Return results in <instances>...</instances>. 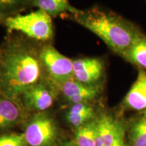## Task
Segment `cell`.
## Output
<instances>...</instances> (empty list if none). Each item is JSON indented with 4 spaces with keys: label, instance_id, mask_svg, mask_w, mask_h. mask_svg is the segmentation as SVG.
<instances>
[{
    "label": "cell",
    "instance_id": "30bf717a",
    "mask_svg": "<svg viewBox=\"0 0 146 146\" xmlns=\"http://www.w3.org/2000/svg\"><path fill=\"white\" fill-rule=\"evenodd\" d=\"M22 116L23 110L16 99L0 96V130L15 125Z\"/></svg>",
    "mask_w": 146,
    "mask_h": 146
},
{
    "label": "cell",
    "instance_id": "2e32d148",
    "mask_svg": "<svg viewBox=\"0 0 146 146\" xmlns=\"http://www.w3.org/2000/svg\"><path fill=\"white\" fill-rule=\"evenodd\" d=\"M131 146H146V114L133 122L130 130Z\"/></svg>",
    "mask_w": 146,
    "mask_h": 146
},
{
    "label": "cell",
    "instance_id": "ba28073f",
    "mask_svg": "<svg viewBox=\"0 0 146 146\" xmlns=\"http://www.w3.org/2000/svg\"><path fill=\"white\" fill-rule=\"evenodd\" d=\"M54 86L61 92L66 101L72 104L82 102L89 103L96 99L102 91L100 84L87 85L80 83L74 78Z\"/></svg>",
    "mask_w": 146,
    "mask_h": 146
},
{
    "label": "cell",
    "instance_id": "603a6c76",
    "mask_svg": "<svg viewBox=\"0 0 146 146\" xmlns=\"http://www.w3.org/2000/svg\"><path fill=\"white\" fill-rule=\"evenodd\" d=\"M145 1H146V0H145Z\"/></svg>",
    "mask_w": 146,
    "mask_h": 146
},
{
    "label": "cell",
    "instance_id": "9c48e42d",
    "mask_svg": "<svg viewBox=\"0 0 146 146\" xmlns=\"http://www.w3.org/2000/svg\"><path fill=\"white\" fill-rule=\"evenodd\" d=\"M123 106L131 110H146V70H139L135 81L124 98Z\"/></svg>",
    "mask_w": 146,
    "mask_h": 146
},
{
    "label": "cell",
    "instance_id": "277c9868",
    "mask_svg": "<svg viewBox=\"0 0 146 146\" xmlns=\"http://www.w3.org/2000/svg\"><path fill=\"white\" fill-rule=\"evenodd\" d=\"M43 68L50 81L57 85L74 78L73 60L64 56L52 45H46L39 53Z\"/></svg>",
    "mask_w": 146,
    "mask_h": 146
},
{
    "label": "cell",
    "instance_id": "ac0fdd59",
    "mask_svg": "<svg viewBox=\"0 0 146 146\" xmlns=\"http://www.w3.org/2000/svg\"><path fill=\"white\" fill-rule=\"evenodd\" d=\"M25 1L26 0H0V11L6 15L21 8Z\"/></svg>",
    "mask_w": 146,
    "mask_h": 146
},
{
    "label": "cell",
    "instance_id": "ffe728a7",
    "mask_svg": "<svg viewBox=\"0 0 146 146\" xmlns=\"http://www.w3.org/2000/svg\"><path fill=\"white\" fill-rule=\"evenodd\" d=\"M94 146H104L103 141L100 138V137L98 135V131H96V137H95V141H94Z\"/></svg>",
    "mask_w": 146,
    "mask_h": 146
},
{
    "label": "cell",
    "instance_id": "e0dca14e",
    "mask_svg": "<svg viewBox=\"0 0 146 146\" xmlns=\"http://www.w3.org/2000/svg\"><path fill=\"white\" fill-rule=\"evenodd\" d=\"M0 146H29L24 133H13L0 137Z\"/></svg>",
    "mask_w": 146,
    "mask_h": 146
},
{
    "label": "cell",
    "instance_id": "7c38bea8",
    "mask_svg": "<svg viewBox=\"0 0 146 146\" xmlns=\"http://www.w3.org/2000/svg\"><path fill=\"white\" fill-rule=\"evenodd\" d=\"M96 120L97 131L104 146H111L115 139L120 122L108 114H102Z\"/></svg>",
    "mask_w": 146,
    "mask_h": 146
},
{
    "label": "cell",
    "instance_id": "4fadbf2b",
    "mask_svg": "<svg viewBox=\"0 0 146 146\" xmlns=\"http://www.w3.org/2000/svg\"><path fill=\"white\" fill-rule=\"evenodd\" d=\"M122 58L139 69L146 70V36L142 34L132 43Z\"/></svg>",
    "mask_w": 146,
    "mask_h": 146
},
{
    "label": "cell",
    "instance_id": "5bb4252c",
    "mask_svg": "<svg viewBox=\"0 0 146 146\" xmlns=\"http://www.w3.org/2000/svg\"><path fill=\"white\" fill-rule=\"evenodd\" d=\"M31 3L38 10L44 11L51 16L66 12L74 14L81 10L71 5L69 0H31Z\"/></svg>",
    "mask_w": 146,
    "mask_h": 146
},
{
    "label": "cell",
    "instance_id": "5b68a950",
    "mask_svg": "<svg viewBox=\"0 0 146 146\" xmlns=\"http://www.w3.org/2000/svg\"><path fill=\"white\" fill-rule=\"evenodd\" d=\"M24 135L29 146H54L58 130L52 116L45 112H38L27 124Z\"/></svg>",
    "mask_w": 146,
    "mask_h": 146
},
{
    "label": "cell",
    "instance_id": "8fae6325",
    "mask_svg": "<svg viewBox=\"0 0 146 146\" xmlns=\"http://www.w3.org/2000/svg\"><path fill=\"white\" fill-rule=\"evenodd\" d=\"M95 118L96 112L87 102L73 104L66 113L67 122L76 129Z\"/></svg>",
    "mask_w": 146,
    "mask_h": 146
},
{
    "label": "cell",
    "instance_id": "9a60e30c",
    "mask_svg": "<svg viewBox=\"0 0 146 146\" xmlns=\"http://www.w3.org/2000/svg\"><path fill=\"white\" fill-rule=\"evenodd\" d=\"M97 131L96 118L76 129L74 143L77 146H94Z\"/></svg>",
    "mask_w": 146,
    "mask_h": 146
},
{
    "label": "cell",
    "instance_id": "d6986e66",
    "mask_svg": "<svg viewBox=\"0 0 146 146\" xmlns=\"http://www.w3.org/2000/svg\"><path fill=\"white\" fill-rule=\"evenodd\" d=\"M111 146H126L125 129L121 123H119L115 139Z\"/></svg>",
    "mask_w": 146,
    "mask_h": 146
},
{
    "label": "cell",
    "instance_id": "8992f818",
    "mask_svg": "<svg viewBox=\"0 0 146 146\" xmlns=\"http://www.w3.org/2000/svg\"><path fill=\"white\" fill-rule=\"evenodd\" d=\"M56 87L50 81L41 80L21 95L24 106L29 110L43 112L54 104L56 100Z\"/></svg>",
    "mask_w": 146,
    "mask_h": 146
},
{
    "label": "cell",
    "instance_id": "7402d4cb",
    "mask_svg": "<svg viewBox=\"0 0 146 146\" xmlns=\"http://www.w3.org/2000/svg\"><path fill=\"white\" fill-rule=\"evenodd\" d=\"M61 146H77L74 143V141H68V142H66L64 144H62Z\"/></svg>",
    "mask_w": 146,
    "mask_h": 146
},
{
    "label": "cell",
    "instance_id": "52a82bcc",
    "mask_svg": "<svg viewBox=\"0 0 146 146\" xmlns=\"http://www.w3.org/2000/svg\"><path fill=\"white\" fill-rule=\"evenodd\" d=\"M105 74V64L99 58H82L73 60L74 78L87 85H100Z\"/></svg>",
    "mask_w": 146,
    "mask_h": 146
},
{
    "label": "cell",
    "instance_id": "6da1fadb",
    "mask_svg": "<svg viewBox=\"0 0 146 146\" xmlns=\"http://www.w3.org/2000/svg\"><path fill=\"white\" fill-rule=\"evenodd\" d=\"M42 66L30 47L14 43L0 53V89L3 96L16 99L41 80Z\"/></svg>",
    "mask_w": 146,
    "mask_h": 146
},
{
    "label": "cell",
    "instance_id": "44dd1931",
    "mask_svg": "<svg viewBox=\"0 0 146 146\" xmlns=\"http://www.w3.org/2000/svg\"><path fill=\"white\" fill-rule=\"evenodd\" d=\"M6 15L4 14L3 13L0 11V24H2V23H4V21L5 20V18H6Z\"/></svg>",
    "mask_w": 146,
    "mask_h": 146
},
{
    "label": "cell",
    "instance_id": "3957f363",
    "mask_svg": "<svg viewBox=\"0 0 146 146\" xmlns=\"http://www.w3.org/2000/svg\"><path fill=\"white\" fill-rule=\"evenodd\" d=\"M4 25L8 29L21 32L31 39L48 41L54 34L52 16L41 10L21 15L8 16Z\"/></svg>",
    "mask_w": 146,
    "mask_h": 146
},
{
    "label": "cell",
    "instance_id": "7a4b0ae2",
    "mask_svg": "<svg viewBox=\"0 0 146 146\" xmlns=\"http://www.w3.org/2000/svg\"><path fill=\"white\" fill-rule=\"evenodd\" d=\"M78 24L98 36L122 56L142 33L127 20L110 10L94 6L72 14Z\"/></svg>",
    "mask_w": 146,
    "mask_h": 146
}]
</instances>
